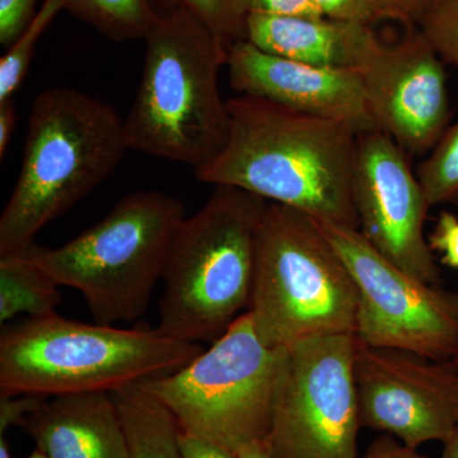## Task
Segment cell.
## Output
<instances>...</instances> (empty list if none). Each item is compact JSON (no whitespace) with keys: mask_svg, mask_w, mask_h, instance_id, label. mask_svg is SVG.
Instances as JSON below:
<instances>
[{"mask_svg":"<svg viewBox=\"0 0 458 458\" xmlns=\"http://www.w3.org/2000/svg\"><path fill=\"white\" fill-rule=\"evenodd\" d=\"M229 137L195 177L252 192L316 221L360 231L355 208L358 137L351 128L267 99H229Z\"/></svg>","mask_w":458,"mask_h":458,"instance_id":"1","label":"cell"},{"mask_svg":"<svg viewBox=\"0 0 458 458\" xmlns=\"http://www.w3.org/2000/svg\"><path fill=\"white\" fill-rule=\"evenodd\" d=\"M129 148L114 107L66 87L33 99L22 167L0 216V256L22 254L42 228L98 188Z\"/></svg>","mask_w":458,"mask_h":458,"instance_id":"2","label":"cell"},{"mask_svg":"<svg viewBox=\"0 0 458 458\" xmlns=\"http://www.w3.org/2000/svg\"><path fill=\"white\" fill-rule=\"evenodd\" d=\"M144 42L143 74L123 120L129 148L197 171L228 141V101L218 83L227 47L183 9L158 13Z\"/></svg>","mask_w":458,"mask_h":458,"instance_id":"3","label":"cell"},{"mask_svg":"<svg viewBox=\"0 0 458 458\" xmlns=\"http://www.w3.org/2000/svg\"><path fill=\"white\" fill-rule=\"evenodd\" d=\"M157 328L84 324L53 313L3 327L0 396L113 394L176 372L204 351Z\"/></svg>","mask_w":458,"mask_h":458,"instance_id":"4","label":"cell"},{"mask_svg":"<svg viewBox=\"0 0 458 458\" xmlns=\"http://www.w3.org/2000/svg\"><path fill=\"white\" fill-rule=\"evenodd\" d=\"M267 204L245 190L216 186L203 207L182 219L165 261L158 333L212 344L246 312Z\"/></svg>","mask_w":458,"mask_h":458,"instance_id":"5","label":"cell"},{"mask_svg":"<svg viewBox=\"0 0 458 458\" xmlns=\"http://www.w3.org/2000/svg\"><path fill=\"white\" fill-rule=\"evenodd\" d=\"M246 312L270 348L289 349L313 337L354 335L357 288L318 221L293 208L267 204Z\"/></svg>","mask_w":458,"mask_h":458,"instance_id":"6","label":"cell"},{"mask_svg":"<svg viewBox=\"0 0 458 458\" xmlns=\"http://www.w3.org/2000/svg\"><path fill=\"white\" fill-rule=\"evenodd\" d=\"M183 218L179 199L158 191L132 192L64 245H33L27 252L57 284L82 294L93 321L131 324L149 309Z\"/></svg>","mask_w":458,"mask_h":458,"instance_id":"7","label":"cell"},{"mask_svg":"<svg viewBox=\"0 0 458 458\" xmlns=\"http://www.w3.org/2000/svg\"><path fill=\"white\" fill-rule=\"evenodd\" d=\"M286 360L288 349L265 345L245 312L188 364L140 386L170 410L181 433L238 454L265 443Z\"/></svg>","mask_w":458,"mask_h":458,"instance_id":"8","label":"cell"},{"mask_svg":"<svg viewBox=\"0 0 458 458\" xmlns=\"http://www.w3.org/2000/svg\"><path fill=\"white\" fill-rule=\"evenodd\" d=\"M319 225L357 288V342L450 361L458 351V291L410 276L379 254L357 229Z\"/></svg>","mask_w":458,"mask_h":458,"instance_id":"9","label":"cell"},{"mask_svg":"<svg viewBox=\"0 0 458 458\" xmlns=\"http://www.w3.org/2000/svg\"><path fill=\"white\" fill-rule=\"evenodd\" d=\"M352 334L288 349L267 439L269 458H357L361 428Z\"/></svg>","mask_w":458,"mask_h":458,"instance_id":"10","label":"cell"},{"mask_svg":"<svg viewBox=\"0 0 458 458\" xmlns=\"http://www.w3.org/2000/svg\"><path fill=\"white\" fill-rule=\"evenodd\" d=\"M354 377L361 428L418 448L445 442L458 426V375L450 361L357 342Z\"/></svg>","mask_w":458,"mask_h":458,"instance_id":"11","label":"cell"},{"mask_svg":"<svg viewBox=\"0 0 458 458\" xmlns=\"http://www.w3.org/2000/svg\"><path fill=\"white\" fill-rule=\"evenodd\" d=\"M355 208L361 236L387 260L427 284H441V269L424 236L429 205L406 153L377 131L358 137Z\"/></svg>","mask_w":458,"mask_h":458,"instance_id":"12","label":"cell"},{"mask_svg":"<svg viewBox=\"0 0 458 458\" xmlns=\"http://www.w3.org/2000/svg\"><path fill=\"white\" fill-rule=\"evenodd\" d=\"M379 131L408 155L441 140L450 120L447 74L423 33L385 47L373 41L357 68Z\"/></svg>","mask_w":458,"mask_h":458,"instance_id":"13","label":"cell"},{"mask_svg":"<svg viewBox=\"0 0 458 458\" xmlns=\"http://www.w3.org/2000/svg\"><path fill=\"white\" fill-rule=\"evenodd\" d=\"M225 66L229 83L240 96L333 120L357 135L378 131L357 71L271 55L247 40L229 47Z\"/></svg>","mask_w":458,"mask_h":458,"instance_id":"14","label":"cell"},{"mask_svg":"<svg viewBox=\"0 0 458 458\" xmlns=\"http://www.w3.org/2000/svg\"><path fill=\"white\" fill-rule=\"evenodd\" d=\"M36 450L49 458H131L113 394H63L44 399L21 421Z\"/></svg>","mask_w":458,"mask_h":458,"instance_id":"15","label":"cell"},{"mask_svg":"<svg viewBox=\"0 0 458 458\" xmlns=\"http://www.w3.org/2000/svg\"><path fill=\"white\" fill-rule=\"evenodd\" d=\"M363 23L342 22L327 17H247V41L264 53L322 68L357 71L361 56L376 40Z\"/></svg>","mask_w":458,"mask_h":458,"instance_id":"16","label":"cell"},{"mask_svg":"<svg viewBox=\"0 0 458 458\" xmlns=\"http://www.w3.org/2000/svg\"><path fill=\"white\" fill-rule=\"evenodd\" d=\"M131 458H183L180 427L164 403L140 384L114 391Z\"/></svg>","mask_w":458,"mask_h":458,"instance_id":"17","label":"cell"},{"mask_svg":"<svg viewBox=\"0 0 458 458\" xmlns=\"http://www.w3.org/2000/svg\"><path fill=\"white\" fill-rule=\"evenodd\" d=\"M60 285L29 252L0 256V324L17 316L42 318L62 304Z\"/></svg>","mask_w":458,"mask_h":458,"instance_id":"18","label":"cell"},{"mask_svg":"<svg viewBox=\"0 0 458 458\" xmlns=\"http://www.w3.org/2000/svg\"><path fill=\"white\" fill-rule=\"evenodd\" d=\"M113 41L144 40L158 12L152 0H65V9Z\"/></svg>","mask_w":458,"mask_h":458,"instance_id":"19","label":"cell"},{"mask_svg":"<svg viewBox=\"0 0 458 458\" xmlns=\"http://www.w3.org/2000/svg\"><path fill=\"white\" fill-rule=\"evenodd\" d=\"M65 0H44L17 40L0 59V102L13 98L14 93L25 81L36 45L60 11H64Z\"/></svg>","mask_w":458,"mask_h":458,"instance_id":"20","label":"cell"},{"mask_svg":"<svg viewBox=\"0 0 458 458\" xmlns=\"http://www.w3.org/2000/svg\"><path fill=\"white\" fill-rule=\"evenodd\" d=\"M417 177L429 208L458 207V122L445 131L432 153L418 165Z\"/></svg>","mask_w":458,"mask_h":458,"instance_id":"21","label":"cell"},{"mask_svg":"<svg viewBox=\"0 0 458 458\" xmlns=\"http://www.w3.org/2000/svg\"><path fill=\"white\" fill-rule=\"evenodd\" d=\"M158 13L183 9L197 17L225 44L233 47L247 40V14L242 0H159Z\"/></svg>","mask_w":458,"mask_h":458,"instance_id":"22","label":"cell"},{"mask_svg":"<svg viewBox=\"0 0 458 458\" xmlns=\"http://www.w3.org/2000/svg\"><path fill=\"white\" fill-rule=\"evenodd\" d=\"M418 21L430 47L458 68V0H434Z\"/></svg>","mask_w":458,"mask_h":458,"instance_id":"23","label":"cell"},{"mask_svg":"<svg viewBox=\"0 0 458 458\" xmlns=\"http://www.w3.org/2000/svg\"><path fill=\"white\" fill-rule=\"evenodd\" d=\"M40 0H0V44L11 47L31 22Z\"/></svg>","mask_w":458,"mask_h":458,"instance_id":"24","label":"cell"},{"mask_svg":"<svg viewBox=\"0 0 458 458\" xmlns=\"http://www.w3.org/2000/svg\"><path fill=\"white\" fill-rule=\"evenodd\" d=\"M322 16L342 22L363 23L382 18L375 0H313Z\"/></svg>","mask_w":458,"mask_h":458,"instance_id":"25","label":"cell"},{"mask_svg":"<svg viewBox=\"0 0 458 458\" xmlns=\"http://www.w3.org/2000/svg\"><path fill=\"white\" fill-rule=\"evenodd\" d=\"M430 249L441 252L443 264L458 270V218L443 212L429 236Z\"/></svg>","mask_w":458,"mask_h":458,"instance_id":"26","label":"cell"},{"mask_svg":"<svg viewBox=\"0 0 458 458\" xmlns=\"http://www.w3.org/2000/svg\"><path fill=\"white\" fill-rule=\"evenodd\" d=\"M247 14L324 17L313 0H242Z\"/></svg>","mask_w":458,"mask_h":458,"instance_id":"27","label":"cell"},{"mask_svg":"<svg viewBox=\"0 0 458 458\" xmlns=\"http://www.w3.org/2000/svg\"><path fill=\"white\" fill-rule=\"evenodd\" d=\"M45 397L0 396V437L4 436L9 428L20 427L21 421L32 411Z\"/></svg>","mask_w":458,"mask_h":458,"instance_id":"28","label":"cell"},{"mask_svg":"<svg viewBox=\"0 0 458 458\" xmlns=\"http://www.w3.org/2000/svg\"><path fill=\"white\" fill-rule=\"evenodd\" d=\"M361 458H429L419 454L417 448L403 445L400 439L394 438L391 434L378 437L369 445L366 454Z\"/></svg>","mask_w":458,"mask_h":458,"instance_id":"29","label":"cell"},{"mask_svg":"<svg viewBox=\"0 0 458 458\" xmlns=\"http://www.w3.org/2000/svg\"><path fill=\"white\" fill-rule=\"evenodd\" d=\"M382 18L419 20L434 0H375Z\"/></svg>","mask_w":458,"mask_h":458,"instance_id":"30","label":"cell"},{"mask_svg":"<svg viewBox=\"0 0 458 458\" xmlns=\"http://www.w3.org/2000/svg\"><path fill=\"white\" fill-rule=\"evenodd\" d=\"M180 445L183 458H238L232 452L185 433H180Z\"/></svg>","mask_w":458,"mask_h":458,"instance_id":"31","label":"cell"},{"mask_svg":"<svg viewBox=\"0 0 458 458\" xmlns=\"http://www.w3.org/2000/svg\"><path fill=\"white\" fill-rule=\"evenodd\" d=\"M17 119V107L13 98L0 102V159L2 161L16 129Z\"/></svg>","mask_w":458,"mask_h":458,"instance_id":"32","label":"cell"},{"mask_svg":"<svg viewBox=\"0 0 458 458\" xmlns=\"http://www.w3.org/2000/svg\"><path fill=\"white\" fill-rule=\"evenodd\" d=\"M439 458H458V426L443 442V450Z\"/></svg>","mask_w":458,"mask_h":458,"instance_id":"33","label":"cell"},{"mask_svg":"<svg viewBox=\"0 0 458 458\" xmlns=\"http://www.w3.org/2000/svg\"><path fill=\"white\" fill-rule=\"evenodd\" d=\"M237 456L238 458H269L264 443H255V445H247Z\"/></svg>","mask_w":458,"mask_h":458,"instance_id":"34","label":"cell"},{"mask_svg":"<svg viewBox=\"0 0 458 458\" xmlns=\"http://www.w3.org/2000/svg\"><path fill=\"white\" fill-rule=\"evenodd\" d=\"M0 458H14L9 450L8 439L4 436L0 437Z\"/></svg>","mask_w":458,"mask_h":458,"instance_id":"35","label":"cell"},{"mask_svg":"<svg viewBox=\"0 0 458 458\" xmlns=\"http://www.w3.org/2000/svg\"><path fill=\"white\" fill-rule=\"evenodd\" d=\"M27 458H49V457H47V454H42V452H41V451L35 450V451H33V452H32V454H30V456H29V457H27Z\"/></svg>","mask_w":458,"mask_h":458,"instance_id":"36","label":"cell"},{"mask_svg":"<svg viewBox=\"0 0 458 458\" xmlns=\"http://www.w3.org/2000/svg\"><path fill=\"white\" fill-rule=\"evenodd\" d=\"M451 366L454 367V369L456 370V373L458 375V351L456 352V354L454 355V358L450 360Z\"/></svg>","mask_w":458,"mask_h":458,"instance_id":"37","label":"cell"}]
</instances>
